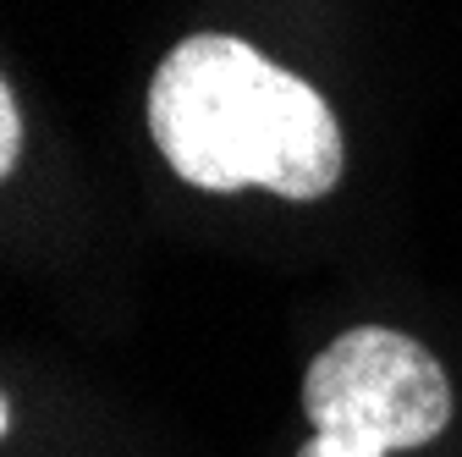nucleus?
I'll list each match as a JSON object with an SVG mask.
<instances>
[{"mask_svg": "<svg viewBox=\"0 0 462 457\" xmlns=\"http://www.w3.org/2000/svg\"><path fill=\"white\" fill-rule=\"evenodd\" d=\"M149 133L165 165L209 193L270 188L309 204L346 165L330 105L231 33H193L160 61Z\"/></svg>", "mask_w": 462, "mask_h": 457, "instance_id": "obj_1", "label": "nucleus"}, {"mask_svg": "<svg viewBox=\"0 0 462 457\" xmlns=\"http://www.w3.org/2000/svg\"><path fill=\"white\" fill-rule=\"evenodd\" d=\"M303 414L319 435L385 457L430 446L451 424V380L424 341L385 325H358L309 364Z\"/></svg>", "mask_w": 462, "mask_h": 457, "instance_id": "obj_2", "label": "nucleus"}, {"mask_svg": "<svg viewBox=\"0 0 462 457\" xmlns=\"http://www.w3.org/2000/svg\"><path fill=\"white\" fill-rule=\"evenodd\" d=\"M17 154H23V117H17V94L0 89V171H17Z\"/></svg>", "mask_w": 462, "mask_h": 457, "instance_id": "obj_3", "label": "nucleus"}, {"mask_svg": "<svg viewBox=\"0 0 462 457\" xmlns=\"http://www.w3.org/2000/svg\"><path fill=\"white\" fill-rule=\"evenodd\" d=\"M298 457H369V452H358V446H341L336 435H319V430H314V441H309Z\"/></svg>", "mask_w": 462, "mask_h": 457, "instance_id": "obj_4", "label": "nucleus"}]
</instances>
